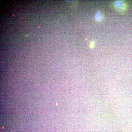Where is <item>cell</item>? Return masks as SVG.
Here are the masks:
<instances>
[{
    "instance_id": "7a4b0ae2",
    "label": "cell",
    "mask_w": 132,
    "mask_h": 132,
    "mask_svg": "<svg viewBox=\"0 0 132 132\" xmlns=\"http://www.w3.org/2000/svg\"><path fill=\"white\" fill-rule=\"evenodd\" d=\"M103 18L102 14L100 11L98 12L96 15V20L98 21H100Z\"/></svg>"
},
{
    "instance_id": "6da1fadb",
    "label": "cell",
    "mask_w": 132,
    "mask_h": 132,
    "mask_svg": "<svg viewBox=\"0 0 132 132\" xmlns=\"http://www.w3.org/2000/svg\"><path fill=\"white\" fill-rule=\"evenodd\" d=\"M124 3L123 1H116L114 3V7L118 10L121 11L125 8Z\"/></svg>"
},
{
    "instance_id": "3957f363",
    "label": "cell",
    "mask_w": 132,
    "mask_h": 132,
    "mask_svg": "<svg viewBox=\"0 0 132 132\" xmlns=\"http://www.w3.org/2000/svg\"><path fill=\"white\" fill-rule=\"evenodd\" d=\"M95 45V42L94 41H92L90 42V48H93Z\"/></svg>"
},
{
    "instance_id": "277c9868",
    "label": "cell",
    "mask_w": 132,
    "mask_h": 132,
    "mask_svg": "<svg viewBox=\"0 0 132 132\" xmlns=\"http://www.w3.org/2000/svg\"></svg>"
}]
</instances>
